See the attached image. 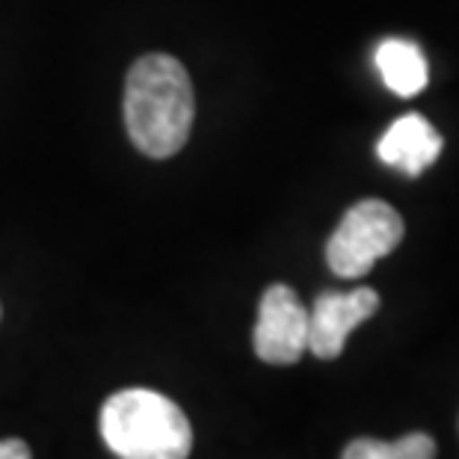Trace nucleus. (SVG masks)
<instances>
[{"mask_svg":"<svg viewBox=\"0 0 459 459\" xmlns=\"http://www.w3.org/2000/svg\"><path fill=\"white\" fill-rule=\"evenodd\" d=\"M196 99L190 74L169 54L136 60L125 81V128L145 158L163 160L190 140Z\"/></svg>","mask_w":459,"mask_h":459,"instance_id":"f257e3e1","label":"nucleus"},{"mask_svg":"<svg viewBox=\"0 0 459 459\" xmlns=\"http://www.w3.org/2000/svg\"><path fill=\"white\" fill-rule=\"evenodd\" d=\"M101 436L119 459H187L193 451L187 415L152 388H125L107 397Z\"/></svg>","mask_w":459,"mask_h":459,"instance_id":"f03ea898","label":"nucleus"},{"mask_svg":"<svg viewBox=\"0 0 459 459\" xmlns=\"http://www.w3.org/2000/svg\"><path fill=\"white\" fill-rule=\"evenodd\" d=\"M403 240V220L392 204L365 199L353 204L326 243V264L341 279H361Z\"/></svg>","mask_w":459,"mask_h":459,"instance_id":"7ed1b4c3","label":"nucleus"},{"mask_svg":"<svg viewBox=\"0 0 459 459\" xmlns=\"http://www.w3.org/2000/svg\"><path fill=\"white\" fill-rule=\"evenodd\" d=\"M252 347L267 365H294L302 359L308 350V308L294 288L270 285L264 290Z\"/></svg>","mask_w":459,"mask_h":459,"instance_id":"20e7f679","label":"nucleus"},{"mask_svg":"<svg viewBox=\"0 0 459 459\" xmlns=\"http://www.w3.org/2000/svg\"><path fill=\"white\" fill-rule=\"evenodd\" d=\"M379 308V294L374 288L356 290H326L315 299L308 311V350L317 359H338L344 344L359 324L374 317Z\"/></svg>","mask_w":459,"mask_h":459,"instance_id":"39448f33","label":"nucleus"},{"mask_svg":"<svg viewBox=\"0 0 459 459\" xmlns=\"http://www.w3.org/2000/svg\"><path fill=\"white\" fill-rule=\"evenodd\" d=\"M442 134L424 116L406 113L397 122H392V128L383 134V140L377 143V154L385 166L400 169L409 178H418L424 169L436 163V158L442 154Z\"/></svg>","mask_w":459,"mask_h":459,"instance_id":"423d86ee","label":"nucleus"},{"mask_svg":"<svg viewBox=\"0 0 459 459\" xmlns=\"http://www.w3.org/2000/svg\"><path fill=\"white\" fill-rule=\"evenodd\" d=\"M377 68L383 83L400 99H412L429 81V68L421 48L409 42V39H385V42H379Z\"/></svg>","mask_w":459,"mask_h":459,"instance_id":"0eeeda50","label":"nucleus"},{"mask_svg":"<svg viewBox=\"0 0 459 459\" xmlns=\"http://www.w3.org/2000/svg\"><path fill=\"white\" fill-rule=\"evenodd\" d=\"M341 459H397L394 442H379V438H356L344 447Z\"/></svg>","mask_w":459,"mask_h":459,"instance_id":"6e6552de","label":"nucleus"},{"mask_svg":"<svg viewBox=\"0 0 459 459\" xmlns=\"http://www.w3.org/2000/svg\"><path fill=\"white\" fill-rule=\"evenodd\" d=\"M397 459H436V442L427 433H409L394 442Z\"/></svg>","mask_w":459,"mask_h":459,"instance_id":"1a4fd4ad","label":"nucleus"},{"mask_svg":"<svg viewBox=\"0 0 459 459\" xmlns=\"http://www.w3.org/2000/svg\"><path fill=\"white\" fill-rule=\"evenodd\" d=\"M0 459H33L30 447H27L22 438H0Z\"/></svg>","mask_w":459,"mask_h":459,"instance_id":"9d476101","label":"nucleus"}]
</instances>
